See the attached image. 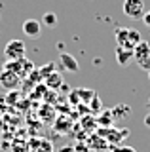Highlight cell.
Masks as SVG:
<instances>
[{
  "label": "cell",
  "instance_id": "cell-3",
  "mask_svg": "<svg viewBox=\"0 0 150 152\" xmlns=\"http://www.w3.org/2000/svg\"><path fill=\"white\" fill-rule=\"evenodd\" d=\"M122 10L129 19H143L144 15V0H124Z\"/></svg>",
  "mask_w": 150,
  "mask_h": 152
},
{
  "label": "cell",
  "instance_id": "cell-6",
  "mask_svg": "<svg viewBox=\"0 0 150 152\" xmlns=\"http://www.w3.org/2000/svg\"><path fill=\"white\" fill-rule=\"evenodd\" d=\"M23 34L29 36V38H38L42 34L40 21H36V19H27V21L23 23Z\"/></svg>",
  "mask_w": 150,
  "mask_h": 152
},
{
  "label": "cell",
  "instance_id": "cell-17",
  "mask_svg": "<svg viewBox=\"0 0 150 152\" xmlns=\"http://www.w3.org/2000/svg\"><path fill=\"white\" fill-rule=\"evenodd\" d=\"M148 107H150V99H148Z\"/></svg>",
  "mask_w": 150,
  "mask_h": 152
},
{
  "label": "cell",
  "instance_id": "cell-7",
  "mask_svg": "<svg viewBox=\"0 0 150 152\" xmlns=\"http://www.w3.org/2000/svg\"><path fill=\"white\" fill-rule=\"evenodd\" d=\"M116 61L120 66H127L131 61H135L133 50H124V48H116Z\"/></svg>",
  "mask_w": 150,
  "mask_h": 152
},
{
  "label": "cell",
  "instance_id": "cell-16",
  "mask_svg": "<svg viewBox=\"0 0 150 152\" xmlns=\"http://www.w3.org/2000/svg\"><path fill=\"white\" fill-rule=\"evenodd\" d=\"M144 126L150 127V114H146V116H144Z\"/></svg>",
  "mask_w": 150,
  "mask_h": 152
},
{
  "label": "cell",
  "instance_id": "cell-12",
  "mask_svg": "<svg viewBox=\"0 0 150 152\" xmlns=\"http://www.w3.org/2000/svg\"><path fill=\"white\" fill-rule=\"evenodd\" d=\"M53 63H50V65H46V66H42V69H40V74L42 76H50L51 72H53Z\"/></svg>",
  "mask_w": 150,
  "mask_h": 152
},
{
  "label": "cell",
  "instance_id": "cell-9",
  "mask_svg": "<svg viewBox=\"0 0 150 152\" xmlns=\"http://www.w3.org/2000/svg\"><path fill=\"white\" fill-rule=\"evenodd\" d=\"M46 86L51 88V89L61 88V86H63V76H61L59 72H51L50 76H46Z\"/></svg>",
  "mask_w": 150,
  "mask_h": 152
},
{
  "label": "cell",
  "instance_id": "cell-14",
  "mask_svg": "<svg viewBox=\"0 0 150 152\" xmlns=\"http://www.w3.org/2000/svg\"><path fill=\"white\" fill-rule=\"evenodd\" d=\"M91 108H93V110H101V107H99V97H97V95L91 99Z\"/></svg>",
  "mask_w": 150,
  "mask_h": 152
},
{
  "label": "cell",
  "instance_id": "cell-18",
  "mask_svg": "<svg viewBox=\"0 0 150 152\" xmlns=\"http://www.w3.org/2000/svg\"><path fill=\"white\" fill-rule=\"evenodd\" d=\"M148 76H150V70H148Z\"/></svg>",
  "mask_w": 150,
  "mask_h": 152
},
{
  "label": "cell",
  "instance_id": "cell-2",
  "mask_svg": "<svg viewBox=\"0 0 150 152\" xmlns=\"http://www.w3.org/2000/svg\"><path fill=\"white\" fill-rule=\"evenodd\" d=\"M133 55H135V63H137L143 70H150V44L144 40H141L133 50Z\"/></svg>",
  "mask_w": 150,
  "mask_h": 152
},
{
  "label": "cell",
  "instance_id": "cell-1",
  "mask_svg": "<svg viewBox=\"0 0 150 152\" xmlns=\"http://www.w3.org/2000/svg\"><path fill=\"white\" fill-rule=\"evenodd\" d=\"M114 36L118 48H124V50H135V46L143 40L137 28H129V27H116Z\"/></svg>",
  "mask_w": 150,
  "mask_h": 152
},
{
  "label": "cell",
  "instance_id": "cell-10",
  "mask_svg": "<svg viewBox=\"0 0 150 152\" xmlns=\"http://www.w3.org/2000/svg\"><path fill=\"white\" fill-rule=\"evenodd\" d=\"M44 25H48V27H55V25H57V15H55L53 12L44 13Z\"/></svg>",
  "mask_w": 150,
  "mask_h": 152
},
{
  "label": "cell",
  "instance_id": "cell-15",
  "mask_svg": "<svg viewBox=\"0 0 150 152\" xmlns=\"http://www.w3.org/2000/svg\"><path fill=\"white\" fill-rule=\"evenodd\" d=\"M143 21H144V25H146L150 28V10L148 12H144V15H143Z\"/></svg>",
  "mask_w": 150,
  "mask_h": 152
},
{
  "label": "cell",
  "instance_id": "cell-5",
  "mask_svg": "<svg viewBox=\"0 0 150 152\" xmlns=\"http://www.w3.org/2000/svg\"><path fill=\"white\" fill-rule=\"evenodd\" d=\"M21 82V76L12 72V70H6L2 69V72H0V86H2L4 89H8V91H13V89L19 86Z\"/></svg>",
  "mask_w": 150,
  "mask_h": 152
},
{
  "label": "cell",
  "instance_id": "cell-4",
  "mask_svg": "<svg viewBox=\"0 0 150 152\" xmlns=\"http://www.w3.org/2000/svg\"><path fill=\"white\" fill-rule=\"evenodd\" d=\"M4 57L8 61H19L25 57V44L21 40H10L4 48Z\"/></svg>",
  "mask_w": 150,
  "mask_h": 152
},
{
  "label": "cell",
  "instance_id": "cell-11",
  "mask_svg": "<svg viewBox=\"0 0 150 152\" xmlns=\"http://www.w3.org/2000/svg\"><path fill=\"white\" fill-rule=\"evenodd\" d=\"M32 152H53V148H51V145L48 141H42V145L38 148H32Z\"/></svg>",
  "mask_w": 150,
  "mask_h": 152
},
{
  "label": "cell",
  "instance_id": "cell-8",
  "mask_svg": "<svg viewBox=\"0 0 150 152\" xmlns=\"http://www.w3.org/2000/svg\"><path fill=\"white\" fill-rule=\"evenodd\" d=\"M59 63L63 65L67 70H70V72H78V69H80V66H78V61H76V57H72L70 53H67V51L59 55Z\"/></svg>",
  "mask_w": 150,
  "mask_h": 152
},
{
  "label": "cell",
  "instance_id": "cell-13",
  "mask_svg": "<svg viewBox=\"0 0 150 152\" xmlns=\"http://www.w3.org/2000/svg\"><path fill=\"white\" fill-rule=\"evenodd\" d=\"M112 152H137V150L131 148V146H118V148H114Z\"/></svg>",
  "mask_w": 150,
  "mask_h": 152
}]
</instances>
